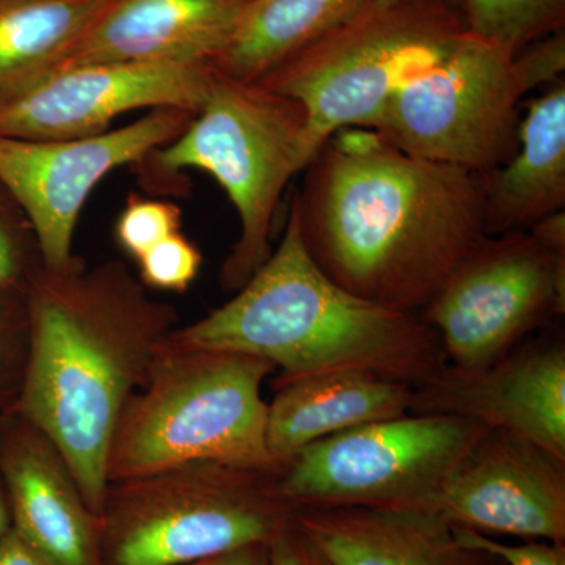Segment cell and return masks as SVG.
Wrapping results in <instances>:
<instances>
[{
  "label": "cell",
  "instance_id": "11",
  "mask_svg": "<svg viewBox=\"0 0 565 565\" xmlns=\"http://www.w3.org/2000/svg\"><path fill=\"white\" fill-rule=\"evenodd\" d=\"M193 117V111L166 107L122 128L79 139L0 136V188L31 223L44 269L58 273L77 258L74 232L98 182L180 137Z\"/></svg>",
  "mask_w": 565,
  "mask_h": 565
},
{
  "label": "cell",
  "instance_id": "5",
  "mask_svg": "<svg viewBox=\"0 0 565 565\" xmlns=\"http://www.w3.org/2000/svg\"><path fill=\"white\" fill-rule=\"evenodd\" d=\"M316 154L307 111L259 84L214 68L202 109L170 143L137 163L148 185L166 188L182 170L210 173L239 217V237L218 274L223 292H236L269 258L275 215L286 185Z\"/></svg>",
  "mask_w": 565,
  "mask_h": 565
},
{
  "label": "cell",
  "instance_id": "28",
  "mask_svg": "<svg viewBox=\"0 0 565 565\" xmlns=\"http://www.w3.org/2000/svg\"><path fill=\"white\" fill-rule=\"evenodd\" d=\"M267 565H334L297 526L296 519L267 544Z\"/></svg>",
  "mask_w": 565,
  "mask_h": 565
},
{
  "label": "cell",
  "instance_id": "24",
  "mask_svg": "<svg viewBox=\"0 0 565 565\" xmlns=\"http://www.w3.org/2000/svg\"><path fill=\"white\" fill-rule=\"evenodd\" d=\"M181 226L182 211L178 204L131 193L115 222V239L137 262L156 244L180 233Z\"/></svg>",
  "mask_w": 565,
  "mask_h": 565
},
{
  "label": "cell",
  "instance_id": "17",
  "mask_svg": "<svg viewBox=\"0 0 565 565\" xmlns=\"http://www.w3.org/2000/svg\"><path fill=\"white\" fill-rule=\"evenodd\" d=\"M296 523L334 565H505L426 509L305 508Z\"/></svg>",
  "mask_w": 565,
  "mask_h": 565
},
{
  "label": "cell",
  "instance_id": "27",
  "mask_svg": "<svg viewBox=\"0 0 565 565\" xmlns=\"http://www.w3.org/2000/svg\"><path fill=\"white\" fill-rule=\"evenodd\" d=\"M29 318L24 296L0 294V373L7 363L28 362Z\"/></svg>",
  "mask_w": 565,
  "mask_h": 565
},
{
  "label": "cell",
  "instance_id": "3",
  "mask_svg": "<svg viewBox=\"0 0 565 565\" xmlns=\"http://www.w3.org/2000/svg\"><path fill=\"white\" fill-rule=\"evenodd\" d=\"M172 340L266 360L280 370L275 385L352 371L415 386L446 364L422 315L364 300L316 266L292 202L280 244L266 263L228 302L177 327Z\"/></svg>",
  "mask_w": 565,
  "mask_h": 565
},
{
  "label": "cell",
  "instance_id": "6",
  "mask_svg": "<svg viewBox=\"0 0 565 565\" xmlns=\"http://www.w3.org/2000/svg\"><path fill=\"white\" fill-rule=\"evenodd\" d=\"M281 468L193 462L109 482L102 565H188L269 544L299 511L282 497Z\"/></svg>",
  "mask_w": 565,
  "mask_h": 565
},
{
  "label": "cell",
  "instance_id": "32",
  "mask_svg": "<svg viewBox=\"0 0 565 565\" xmlns=\"http://www.w3.org/2000/svg\"><path fill=\"white\" fill-rule=\"evenodd\" d=\"M401 2V0H373L374 7H388L393 6V3ZM449 2L455 3V6H460V0H449ZM460 10V9H459Z\"/></svg>",
  "mask_w": 565,
  "mask_h": 565
},
{
  "label": "cell",
  "instance_id": "18",
  "mask_svg": "<svg viewBox=\"0 0 565 565\" xmlns=\"http://www.w3.org/2000/svg\"><path fill=\"white\" fill-rule=\"evenodd\" d=\"M486 236L527 232L565 207V81L526 103L516 148L481 173Z\"/></svg>",
  "mask_w": 565,
  "mask_h": 565
},
{
  "label": "cell",
  "instance_id": "8",
  "mask_svg": "<svg viewBox=\"0 0 565 565\" xmlns=\"http://www.w3.org/2000/svg\"><path fill=\"white\" fill-rule=\"evenodd\" d=\"M467 32L449 0L364 10L258 82L307 111L315 150L334 132L367 128L394 92Z\"/></svg>",
  "mask_w": 565,
  "mask_h": 565
},
{
  "label": "cell",
  "instance_id": "15",
  "mask_svg": "<svg viewBox=\"0 0 565 565\" xmlns=\"http://www.w3.org/2000/svg\"><path fill=\"white\" fill-rule=\"evenodd\" d=\"M10 415L0 445V478L11 527L57 565H102L98 516L61 449L13 408Z\"/></svg>",
  "mask_w": 565,
  "mask_h": 565
},
{
  "label": "cell",
  "instance_id": "31",
  "mask_svg": "<svg viewBox=\"0 0 565 565\" xmlns=\"http://www.w3.org/2000/svg\"><path fill=\"white\" fill-rule=\"evenodd\" d=\"M11 527L10 509L7 503L6 489H3L2 478H0V541L3 535L9 533Z\"/></svg>",
  "mask_w": 565,
  "mask_h": 565
},
{
  "label": "cell",
  "instance_id": "20",
  "mask_svg": "<svg viewBox=\"0 0 565 565\" xmlns=\"http://www.w3.org/2000/svg\"><path fill=\"white\" fill-rule=\"evenodd\" d=\"M371 6L373 0H250L212 66L232 79L258 84Z\"/></svg>",
  "mask_w": 565,
  "mask_h": 565
},
{
  "label": "cell",
  "instance_id": "19",
  "mask_svg": "<svg viewBox=\"0 0 565 565\" xmlns=\"http://www.w3.org/2000/svg\"><path fill=\"white\" fill-rule=\"evenodd\" d=\"M414 386L370 373H329L275 385L267 403V451L277 463L305 446L411 414Z\"/></svg>",
  "mask_w": 565,
  "mask_h": 565
},
{
  "label": "cell",
  "instance_id": "25",
  "mask_svg": "<svg viewBox=\"0 0 565 565\" xmlns=\"http://www.w3.org/2000/svg\"><path fill=\"white\" fill-rule=\"evenodd\" d=\"M200 248L184 234L174 233L137 259L139 280L147 289L184 292L202 269Z\"/></svg>",
  "mask_w": 565,
  "mask_h": 565
},
{
  "label": "cell",
  "instance_id": "14",
  "mask_svg": "<svg viewBox=\"0 0 565 565\" xmlns=\"http://www.w3.org/2000/svg\"><path fill=\"white\" fill-rule=\"evenodd\" d=\"M411 414L470 419L565 459L563 338H527L497 362L475 370L446 363L414 386Z\"/></svg>",
  "mask_w": 565,
  "mask_h": 565
},
{
  "label": "cell",
  "instance_id": "30",
  "mask_svg": "<svg viewBox=\"0 0 565 565\" xmlns=\"http://www.w3.org/2000/svg\"><path fill=\"white\" fill-rule=\"evenodd\" d=\"M188 565H267V544L245 546L236 552Z\"/></svg>",
  "mask_w": 565,
  "mask_h": 565
},
{
  "label": "cell",
  "instance_id": "2",
  "mask_svg": "<svg viewBox=\"0 0 565 565\" xmlns=\"http://www.w3.org/2000/svg\"><path fill=\"white\" fill-rule=\"evenodd\" d=\"M25 305L28 362L13 411L61 449L98 516L118 422L180 315L117 259L88 269L76 258L58 273L43 269Z\"/></svg>",
  "mask_w": 565,
  "mask_h": 565
},
{
  "label": "cell",
  "instance_id": "22",
  "mask_svg": "<svg viewBox=\"0 0 565 565\" xmlns=\"http://www.w3.org/2000/svg\"><path fill=\"white\" fill-rule=\"evenodd\" d=\"M459 9L468 33L511 54L565 25V0H460Z\"/></svg>",
  "mask_w": 565,
  "mask_h": 565
},
{
  "label": "cell",
  "instance_id": "12",
  "mask_svg": "<svg viewBox=\"0 0 565 565\" xmlns=\"http://www.w3.org/2000/svg\"><path fill=\"white\" fill-rule=\"evenodd\" d=\"M210 62L88 63L65 66L0 104V136L65 140L109 131L139 109L196 114L210 92Z\"/></svg>",
  "mask_w": 565,
  "mask_h": 565
},
{
  "label": "cell",
  "instance_id": "21",
  "mask_svg": "<svg viewBox=\"0 0 565 565\" xmlns=\"http://www.w3.org/2000/svg\"><path fill=\"white\" fill-rule=\"evenodd\" d=\"M103 0H0V104L61 68Z\"/></svg>",
  "mask_w": 565,
  "mask_h": 565
},
{
  "label": "cell",
  "instance_id": "23",
  "mask_svg": "<svg viewBox=\"0 0 565 565\" xmlns=\"http://www.w3.org/2000/svg\"><path fill=\"white\" fill-rule=\"evenodd\" d=\"M44 269L35 233L21 207L0 188V294L28 296Z\"/></svg>",
  "mask_w": 565,
  "mask_h": 565
},
{
  "label": "cell",
  "instance_id": "16",
  "mask_svg": "<svg viewBox=\"0 0 565 565\" xmlns=\"http://www.w3.org/2000/svg\"><path fill=\"white\" fill-rule=\"evenodd\" d=\"M248 2L103 0L61 68L88 63H212L232 39Z\"/></svg>",
  "mask_w": 565,
  "mask_h": 565
},
{
  "label": "cell",
  "instance_id": "26",
  "mask_svg": "<svg viewBox=\"0 0 565 565\" xmlns=\"http://www.w3.org/2000/svg\"><path fill=\"white\" fill-rule=\"evenodd\" d=\"M457 541L503 559L505 565H565V544L546 541H526L522 545H508L493 541L490 535L452 526Z\"/></svg>",
  "mask_w": 565,
  "mask_h": 565
},
{
  "label": "cell",
  "instance_id": "29",
  "mask_svg": "<svg viewBox=\"0 0 565 565\" xmlns=\"http://www.w3.org/2000/svg\"><path fill=\"white\" fill-rule=\"evenodd\" d=\"M0 565H57L13 527L0 541Z\"/></svg>",
  "mask_w": 565,
  "mask_h": 565
},
{
  "label": "cell",
  "instance_id": "1",
  "mask_svg": "<svg viewBox=\"0 0 565 565\" xmlns=\"http://www.w3.org/2000/svg\"><path fill=\"white\" fill-rule=\"evenodd\" d=\"M294 195L305 248L344 289L419 315L486 237L481 173L408 154L370 128L323 141Z\"/></svg>",
  "mask_w": 565,
  "mask_h": 565
},
{
  "label": "cell",
  "instance_id": "13",
  "mask_svg": "<svg viewBox=\"0 0 565 565\" xmlns=\"http://www.w3.org/2000/svg\"><path fill=\"white\" fill-rule=\"evenodd\" d=\"M426 511L479 534L565 544V459L526 438L489 429Z\"/></svg>",
  "mask_w": 565,
  "mask_h": 565
},
{
  "label": "cell",
  "instance_id": "4",
  "mask_svg": "<svg viewBox=\"0 0 565 565\" xmlns=\"http://www.w3.org/2000/svg\"><path fill=\"white\" fill-rule=\"evenodd\" d=\"M275 371L258 356L192 348L170 334L118 422L109 482L193 462L281 468L267 451L262 394Z\"/></svg>",
  "mask_w": 565,
  "mask_h": 565
},
{
  "label": "cell",
  "instance_id": "7",
  "mask_svg": "<svg viewBox=\"0 0 565 565\" xmlns=\"http://www.w3.org/2000/svg\"><path fill=\"white\" fill-rule=\"evenodd\" d=\"M564 70V32L519 54L465 32L394 92L367 128L408 154L486 173L516 148L522 99L563 79Z\"/></svg>",
  "mask_w": 565,
  "mask_h": 565
},
{
  "label": "cell",
  "instance_id": "9",
  "mask_svg": "<svg viewBox=\"0 0 565 565\" xmlns=\"http://www.w3.org/2000/svg\"><path fill=\"white\" fill-rule=\"evenodd\" d=\"M487 430L448 415L364 424L289 457L280 490L297 509H426Z\"/></svg>",
  "mask_w": 565,
  "mask_h": 565
},
{
  "label": "cell",
  "instance_id": "10",
  "mask_svg": "<svg viewBox=\"0 0 565 565\" xmlns=\"http://www.w3.org/2000/svg\"><path fill=\"white\" fill-rule=\"evenodd\" d=\"M565 311V248L531 230L486 236L426 308L446 363L487 366Z\"/></svg>",
  "mask_w": 565,
  "mask_h": 565
}]
</instances>
